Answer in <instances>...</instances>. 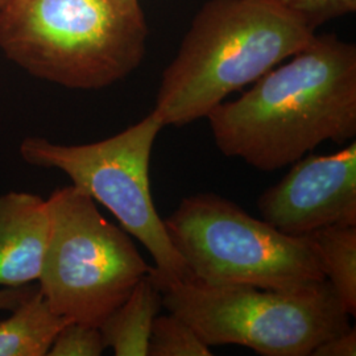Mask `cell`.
<instances>
[{
  "label": "cell",
  "mask_w": 356,
  "mask_h": 356,
  "mask_svg": "<svg viewBox=\"0 0 356 356\" xmlns=\"http://www.w3.org/2000/svg\"><path fill=\"white\" fill-rule=\"evenodd\" d=\"M6 1H7V0H0V8L4 6V3H6Z\"/></svg>",
  "instance_id": "ac0fdd59"
},
{
  "label": "cell",
  "mask_w": 356,
  "mask_h": 356,
  "mask_svg": "<svg viewBox=\"0 0 356 356\" xmlns=\"http://www.w3.org/2000/svg\"><path fill=\"white\" fill-rule=\"evenodd\" d=\"M210 346L191 325L175 313L156 317L148 343V356H211Z\"/></svg>",
  "instance_id": "4fadbf2b"
},
{
  "label": "cell",
  "mask_w": 356,
  "mask_h": 356,
  "mask_svg": "<svg viewBox=\"0 0 356 356\" xmlns=\"http://www.w3.org/2000/svg\"><path fill=\"white\" fill-rule=\"evenodd\" d=\"M164 126L151 113L141 122L101 141L65 145L45 138H26L19 147L29 165L58 169L95 202L107 207L122 229L148 250L156 263L151 277L164 292L191 280L184 259L170 242L151 191L153 144Z\"/></svg>",
  "instance_id": "52a82bcc"
},
{
  "label": "cell",
  "mask_w": 356,
  "mask_h": 356,
  "mask_svg": "<svg viewBox=\"0 0 356 356\" xmlns=\"http://www.w3.org/2000/svg\"><path fill=\"white\" fill-rule=\"evenodd\" d=\"M326 280L350 317L356 316V226H331L313 234Z\"/></svg>",
  "instance_id": "7c38bea8"
},
{
  "label": "cell",
  "mask_w": 356,
  "mask_h": 356,
  "mask_svg": "<svg viewBox=\"0 0 356 356\" xmlns=\"http://www.w3.org/2000/svg\"><path fill=\"white\" fill-rule=\"evenodd\" d=\"M161 296L168 312L186 321L210 347L238 344L263 356H310L319 343L351 327L327 280L291 291L188 280Z\"/></svg>",
  "instance_id": "5b68a950"
},
{
  "label": "cell",
  "mask_w": 356,
  "mask_h": 356,
  "mask_svg": "<svg viewBox=\"0 0 356 356\" xmlns=\"http://www.w3.org/2000/svg\"><path fill=\"white\" fill-rule=\"evenodd\" d=\"M106 350L99 327L69 321L56 335L49 356H99Z\"/></svg>",
  "instance_id": "5bb4252c"
},
{
  "label": "cell",
  "mask_w": 356,
  "mask_h": 356,
  "mask_svg": "<svg viewBox=\"0 0 356 356\" xmlns=\"http://www.w3.org/2000/svg\"><path fill=\"white\" fill-rule=\"evenodd\" d=\"M148 26L139 0H7L0 49L29 74L98 90L139 67Z\"/></svg>",
  "instance_id": "3957f363"
},
{
  "label": "cell",
  "mask_w": 356,
  "mask_h": 356,
  "mask_svg": "<svg viewBox=\"0 0 356 356\" xmlns=\"http://www.w3.org/2000/svg\"><path fill=\"white\" fill-rule=\"evenodd\" d=\"M314 36L270 0H209L164 70L152 113L164 127L206 118Z\"/></svg>",
  "instance_id": "7a4b0ae2"
},
{
  "label": "cell",
  "mask_w": 356,
  "mask_h": 356,
  "mask_svg": "<svg viewBox=\"0 0 356 356\" xmlns=\"http://www.w3.org/2000/svg\"><path fill=\"white\" fill-rule=\"evenodd\" d=\"M51 236L38 289L67 321L99 327L151 267L124 229L108 222L74 185L51 191Z\"/></svg>",
  "instance_id": "8992f818"
},
{
  "label": "cell",
  "mask_w": 356,
  "mask_h": 356,
  "mask_svg": "<svg viewBox=\"0 0 356 356\" xmlns=\"http://www.w3.org/2000/svg\"><path fill=\"white\" fill-rule=\"evenodd\" d=\"M67 319L51 310L40 289L0 319V356H45Z\"/></svg>",
  "instance_id": "8fae6325"
},
{
  "label": "cell",
  "mask_w": 356,
  "mask_h": 356,
  "mask_svg": "<svg viewBox=\"0 0 356 356\" xmlns=\"http://www.w3.org/2000/svg\"><path fill=\"white\" fill-rule=\"evenodd\" d=\"M51 236L48 200L28 191L0 195V286L38 280Z\"/></svg>",
  "instance_id": "9c48e42d"
},
{
  "label": "cell",
  "mask_w": 356,
  "mask_h": 356,
  "mask_svg": "<svg viewBox=\"0 0 356 356\" xmlns=\"http://www.w3.org/2000/svg\"><path fill=\"white\" fill-rule=\"evenodd\" d=\"M38 286L26 284L22 286H6L0 289V312H13L38 292Z\"/></svg>",
  "instance_id": "e0dca14e"
},
{
  "label": "cell",
  "mask_w": 356,
  "mask_h": 356,
  "mask_svg": "<svg viewBox=\"0 0 356 356\" xmlns=\"http://www.w3.org/2000/svg\"><path fill=\"white\" fill-rule=\"evenodd\" d=\"M310 29L356 11V0H270Z\"/></svg>",
  "instance_id": "9a60e30c"
},
{
  "label": "cell",
  "mask_w": 356,
  "mask_h": 356,
  "mask_svg": "<svg viewBox=\"0 0 356 356\" xmlns=\"http://www.w3.org/2000/svg\"><path fill=\"white\" fill-rule=\"evenodd\" d=\"M356 330L350 327L348 330L337 334L329 339L319 343L310 356H355Z\"/></svg>",
  "instance_id": "2e32d148"
},
{
  "label": "cell",
  "mask_w": 356,
  "mask_h": 356,
  "mask_svg": "<svg viewBox=\"0 0 356 356\" xmlns=\"http://www.w3.org/2000/svg\"><path fill=\"white\" fill-rule=\"evenodd\" d=\"M161 306V291L149 273L99 326L106 348L116 356H148L153 321Z\"/></svg>",
  "instance_id": "30bf717a"
},
{
  "label": "cell",
  "mask_w": 356,
  "mask_h": 356,
  "mask_svg": "<svg viewBox=\"0 0 356 356\" xmlns=\"http://www.w3.org/2000/svg\"><path fill=\"white\" fill-rule=\"evenodd\" d=\"M164 225L191 280L277 291L326 281L312 235H286L216 193L184 198Z\"/></svg>",
  "instance_id": "277c9868"
},
{
  "label": "cell",
  "mask_w": 356,
  "mask_h": 356,
  "mask_svg": "<svg viewBox=\"0 0 356 356\" xmlns=\"http://www.w3.org/2000/svg\"><path fill=\"white\" fill-rule=\"evenodd\" d=\"M257 200L261 219L291 236L331 226H356V143L338 152L307 154Z\"/></svg>",
  "instance_id": "ba28073f"
},
{
  "label": "cell",
  "mask_w": 356,
  "mask_h": 356,
  "mask_svg": "<svg viewBox=\"0 0 356 356\" xmlns=\"http://www.w3.org/2000/svg\"><path fill=\"white\" fill-rule=\"evenodd\" d=\"M288 64L269 70L209 114L216 148L263 172L292 165L325 141L356 136V45L314 36Z\"/></svg>",
  "instance_id": "6da1fadb"
}]
</instances>
